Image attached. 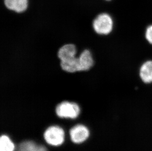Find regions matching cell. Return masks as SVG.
<instances>
[{
	"mask_svg": "<svg viewBox=\"0 0 152 151\" xmlns=\"http://www.w3.org/2000/svg\"><path fill=\"white\" fill-rule=\"evenodd\" d=\"M106 1H110V0H106Z\"/></svg>",
	"mask_w": 152,
	"mask_h": 151,
	"instance_id": "cell-12",
	"label": "cell"
},
{
	"mask_svg": "<svg viewBox=\"0 0 152 151\" xmlns=\"http://www.w3.org/2000/svg\"><path fill=\"white\" fill-rule=\"evenodd\" d=\"M16 151H48L42 145H38L33 141H26L19 144Z\"/></svg>",
	"mask_w": 152,
	"mask_h": 151,
	"instance_id": "cell-9",
	"label": "cell"
},
{
	"mask_svg": "<svg viewBox=\"0 0 152 151\" xmlns=\"http://www.w3.org/2000/svg\"><path fill=\"white\" fill-rule=\"evenodd\" d=\"M4 3L10 10L21 13L27 9L28 0H4Z\"/></svg>",
	"mask_w": 152,
	"mask_h": 151,
	"instance_id": "cell-6",
	"label": "cell"
},
{
	"mask_svg": "<svg viewBox=\"0 0 152 151\" xmlns=\"http://www.w3.org/2000/svg\"><path fill=\"white\" fill-rule=\"evenodd\" d=\"M65 133L60 127L52 126L49 127L45 131V139L47 143L51 145H60L64 140Z\"/></svg>",
	"mask_w": 152,
	"mask_h": 151,
	"instance_id": "cell-3",
	"label": "cell"
},
{
	"mask_svg": "<svg viewBox=\"0 0 152 151\" xmlns=\"http://www.w3.org/2000/svg\"><path fill=\"white\" fill-rule=\"evenodd\" d=\"M76 48L73 44H66L59 49L58 56L61 62H67L75 58Z\"/></svg>",
	"mask_w": 152,
	"mask_h": 151,
	"instance_id": "cell-5",
	"label": "cell"
},
{
	"mask_svg": "<svg viewBox=\"0 0 152 151\" xmlns=\"http://www.w3.org/2000/svg\"><path fill=\"white\" fill-rule=\"evenodd\" d=\"M94 29L99 34H109L112 31L113 22L112 18L107 13H102L94 20Z\"/></svg>",
	"mask_w": 152,
	"mask_h": 151,
	"instance_id": "cell-1",
	"label": "cell"
},
{
	"mask_svg": "<svg viewBox=\"0 0 152 151\" xmlns=\"http://www.w3.org/2000/svg\"><path fill=\"white\" fill-rule=\"evenodd\" d=\"M56 112L57 115L61 118L75 119L79 115L80 108L76 103L63 102L57 106Z\"/></svg>",
	"mask_w": 152,
	"mask_h": 151,
	"instance_id": "cell-2",
	"label": "cell"
},
{
	"mask_svg": "<svg viewBox=\"0 0 152 151\" xmlns=\"http://www.w3.org/2000/svg\"><path fill=\"white\" fill-rule=\"evenodd\" d=\"M139 75L145 83H152V60L144 63L140 69Z\"/></svg>",
	"mask_w": 152,
	"mask_h": 151,
	"instance_id": "cell-7",
	"label": "cell"
},
{
	"mask_svg": "<svg viewBox=\"0 0 152 151\" xmlns=\"http://www.w3.org/2000/svg\"><path fill=\"white\" fill-rule=\"evenodd\" d=\"M15 146L7 136L3 135L0 138V151H14Z\"/></svg>",
	"mask_w": 152,
	"mask_h": 151,
	"instance_id": "cell-10",
	"label": "cell"
},
{
	"mask_svg": "<svg viewBox=\"0 0 152 151\" xmlns=\"http://www.w3.org/2000/svg\"><path fill=\"white\" fill-rule=\"evenodd\" d=\"M79 59L81 71L89 70L93 65V59L89 50H85L82 52L79 56Z\"/></svg>",
	"mask_w": 152,
	"mask_h": 151,
	"instance_id": "cell-8",
	"label": "cell"
},
{
	"mask_svg": "<svg viewBox=\"0 0 152 151\" xmlns=\"http://www.w3.org/2000/svg\"><path fill=\"white\" fill-rule=\"evenodd\" d=\"M145 36L147 41L152 44V25L147 28Z\"/></svg>",
	"mask_w": 152,
	"mask_h": 151,
	"instance_id": "cell-11",
	"label": "cell"
},
{
	"mask_svg": "<svg viewBox=\"0 0 152 151\" xmlns=\"http://www.w3.org/2000/svg\"><path fill=\"white\" fill-rule=\"evenodd\" d=\"M70 136L73 142L80 143L86 140L89 136V130L84 126L78 125L70 130Z\"/></svg>",
	"mask_w": 152,
	"mask_h": 151,
	"instance_id": "cell-4",
	"label": "cell"
}]
</instances>
